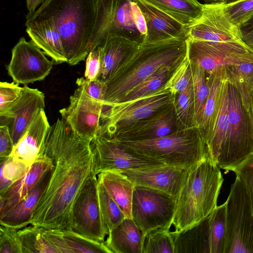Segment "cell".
Returning <instances> with one entry per match:
<instances>
[{
  "label": "cell",
  "instance_id": "obj_28",
  "mask_svg": "<svg viewBox=\"0 0 253 253\" xmlns=\"http://www.w3.org/2000/svg\"><path fill=\"white\" fill-rule=\"evenodd\" d=\"M171 234L174 253H210L209 216Z\"/></svg>",
  "mask_w": 253,
  "mask_h": 253
},
{
  "label": "cell",
  "instance_id": "obj_21",
  "mask_svg": "<svg viewBox=\"0 0 253 253\" xmlns=\"http://www.w3.org/2000/svg\"><path fill=\"white\" fill-rule=\"evenodd\" d=\"M53 167L51 159L45 155L41 154L20 179L0 191V216L22 200L43 175Z\"/></svg>",
  "mask_w": 253,
  "mask_h": 253
},
{
  "label": "cell",
  "instance_id": "obj_22",
  "mask_svg": "<svg viewBox=\"0 0 253 253\" xmlns=\"http://www.w3.org/2000/svg\"><path fill=\"white\" fill-rule=\"evenodd\" d=\"M26 19V32L31 41L51 58L54 64L67 63L63 41L54 22L49 18Z\"/></svg>",
  "mask_w": 253,
  "mask_h": 253
},
{
  "label": "cell",
  "instance_id": "obj_53",
  "mask_svg": "<svg viewBox=\"0 0 253 253\" xmlns=\"http://www.w3.org/2000/svg\"><path fill=\"white\" fill-rule=\"evenodd\" d=\"M206 4H228L240 0H204Z\"/></svg>",
  "mask_w": 253,
  "mask_h": 253
},
{
  "label": "cell",
  "instance_id": "obj_39",
  "mask_svg": "<svg viewBox=\"0 0 253 253\" xmlns=\"http://www.w3.org/2000/svg\"><path fill=\"white\" fill-rule=\"evenodd\" d=\"M142 253H174L169 228H159L145 234Z\"/></svg>",
  "mask_w": 253,
  "mask_h": 253
},
{
  "label": "cell",
  "instance_id": "obj_55",
  "mask_svg": "<svg viewBox=\"0 0 253 253\" xmlns=\"http://www.w3.org/2000/svg\"><path fill=\"white\" fill-rule=\"evenodd\" d=\"M252 19H253V18H252Z\"/></svg>",
  "mask_w": 253,
  "mask_h": 253
},
{
  "label": "cell",
  "instance_id": "obj_29",
  "mask_svg": "<svg viewBox=\"0 0 253 253\" xmlns=\"http://www.w3.org/2000/svg\"><path fill=\"white\" fill-rule=\"evenodd\" d=\"M107 236L104 243L112 253H142L144 234L132 218H125Z\"/></svg>",
  "mask_w": 253,
  "mask_h": 253
},
{
  "label": "cell",
  "instance_id": "obj_32",
  "mask_svg": "<svg viewBox=\"0 0 253 253\" xmlns=\"http://www.w3.org/2000/svg\"><path fill=\"white\" fill-rule=\"evenodd\" d=\"M226 72V69L224 68L210 75L209 94L204 108L201 122L198 127L206 143L211 131L214 115L220 96L222 80Z\"/></svg>",
  "mask_w": 253,
  "mask_h": 253
},
{
  "label": "cell",
  "instance_id": "obj_19",
  "mask_svg": "<svg viewBox=\"0 0 253 253\" xmlns=\"http://www.w3.org/2000/svg\"><path fill=\"white\" fill-rule=\"evenodd\" d=\"M188 170L165 165L159 167L121 172L134 184L158 190L177 197Z\"/></svg>",
  "mask_w": 253,
  "mask_h": 253
},
{
  "label": "cell",
  "instance_id": "obj_42",
  "mask_svg": "<svg viewBox=\"0 0 253 253\" xmlns=\"http://www.w3.org/2000/svg\"><path fill=\"white\" fill-rule=\"evenodd\" d=\"M222 9L229 22L239 29L253 18V0H240L231 4H222Z\"/></svg>",
  "mask_w": 253,
  "mask_h": 253
},
{
  "label": "cell",
  "instance_id": "obj_14",
  "mask_svg": "<svg viewBox=\"0 0 253 253\" xmlns=\"http://www.w3.org/2000/svg\"><path fill=\"white\" fill-rule=\"evenodd\" d=\"M44 52L31 41L21 37L11 50L7 66L8 74L17 84L24 85L43 80L50 73L53 65Z\"/></svg>",
  "mask_w": 253,
  "mask_h": 253
},
{
  "label": "cell",
  "instance_id": "obj_18",
  "mask_svg": "<svg viewBox=\"0 0 253 253\" xmlns=\"http://www.w3.org/2000/svg\"><path fill=\"white\" fill-rule=\"evenodd\" d=\"M44 98L42 92L25 84L20 97L0 114V125L8 126L14 146L26 133L39 110L44 109Z\"/></svg>",
  "mask_w": 253,
  "mask_h": 253
},
{
  "label": "cell",
  "instance_id": "obj_4",
  "mask_svg": "<svg viewBox=\"0 0 253 253\" xmlns=\"http://www.w3.org/2000/svg\"><path fill=\"white\" fill-rule=\"evenodd\" d=\"M223 182L220 168L210 158L188 171L177 197L172 225L183 229L208 216L217 207Z\"/></svg>",
  "mask_w": 253,
  "mask_h": 253
},
{
  "label": "cell",
  "instance_id": "obj_26",
  "mask_svg": "<svg viewBox=\"0 0 253 253\" xmlns=\"http://www.w3.org/2000/svg\"><path fill=\"white\" fill-rule=\"evenodd\" d=\"M139 44L130 39L116 36L107 40L101 46L97 47L101 61V69L97 79L106 83Z\"/></svg>",
  "mask_w": 253,
  "mask_h": 253
},
{
  "label": "cell",
  "instance_id": "obj_2",
  "mask_svg": "<svg viewBox=\"0 0 253 253\" xmlns=\"http://www.w3.org/2000/svg\"><path fill=\"white\" fill-rule=\"evenodd\" d=\"M187 57V39L142 43L106 82L103 108L118 102L131 88L164 66H178Z\"/></svg>",
  "mask_w": 253,
  "mask_h": 253
},
{
  "label": "cell",
  "instance_id": "obj_7",
  "mask_svg": "<svg viewBox=\"0 0 253 253\" xmlns=\"http://www.w3.org/2000/svg\"><path fill=\"white\" fill-rule=\"evenodd\" d=\"M133 0H95V17L90 39V50L110 38L120 36L143 42L133 16Z\"/></svg>",
  "mask_w": 253,
  "mask_h": 253
},
{
  "label": "cell",
  "instance_id": "obj_36",
  "mask_svg": "<svg viewBox=\"0 0 253 253\" xmlns=\"http://www.w3.org/2000/svg\"><path fill=\"white\" fill-rule=\"evenodd\" d=\"M44 228L28 225L18 230L23 253H58L43 234Z\"/></svg>",
  "mask_w": 253,
  "mask_h": 253
},
{
  "label": "cell",
  "instance_id": "obj_54",
  "mask_svg": "<svg viewBox=\"0 0 253 253\" xmlns=\"http://www.w3.org/2000/svg\"><path fill=\"white\" fill-rule=\"evenodd\" d=\"M249 114L251 116L252 122L253 124V87L250 92L249 97Z\"/></svg>",
  "mask_w": 253,
  "mask_h": 253
},
{
  "label": "cell",
  "instance_id": "obj_15",
  "mask_svg": "<svg viewBox=\"0 0 253 253\" xmlns=\"http://www.w3.org/2000/svg\"><path fill=\"white\" fill-rule=\"evenodd\" d=\"M103 105L79 86L70 96L69 105L59 112L61 118L74 131L92 141L99 130Z\"/></svg>",
  "mask_w": 253,
  "mask_h": 253
},
{
  "label": "cell",
  "instance_id": "obj_38",
  "mask_svg": "<svg viewBox=\"0 0 253 253\" xmlns=\"http://www.w3.org/2000/svg\"><path fill=\"white\" fill-rule=\"evenodd\" d=\"M98 182L100 211L108 235L109 232L118 226L126 217L103 184L98 181Z\"/></svg>",
  "mask_w": 253,
  "mask_h": 253
},
{
  "label": "cell",
  "instance_id": "obj_41",
  "mask_svg": "<svg viewBox=\"0 0 253 253\" xmlns=\"http://www.w3.org/2000/svg\"><path fill=\"white\" fill-rule=\"evenodd\" d=\"M175 105L178 117L184 127L194 126V98L192 80L176 95Z\"/></svg>",
  "mask_w": 253,
  "mask_h": 253
},
{
  "label": "cell",
  "instance_id": "obj_10",
  "mask_svg": "<svg viewBox=\"0 0 253 253\" xmlns=\"http://www.w3.org/2000/svg\"><path fill=\"white\" fill-rule=\"evenodd\" d=\"M177 197L167 193L135 185L131 204V217L144 234L159 228H170Z\"/></svg>",
  "mask_w": 253,
  "mask_h": 253
},
{
  "label": "cell",
  "instance_id": "obj_16",
  "mask_svg": "<svg viewBox=\"0 0 253 253\" xmlns=\"http://www.w3.org/2000/svg\"><path fill=\"white\" fill-rule=\"evenodd\" d=\"M175 102L149 117L119 130L111 138L123 141L150 140L185 127L178 117Z\"/></svg>",
  "mask_w": 253,
  "mask_h": 253
},
{
  "label": "cell",
  "instance_id": "obj_46",
  "mask_svg": "<svg viewBox=\"0 0 253 253\" xmlns=\"http://www.w3.org/2000/svg\"><path fill=\"white\" fill-rule=\"evenodd\" d=\"M14 82L0 83V114L3 113L21 95L22 87Z\"/></svg>",
  "mask_w": 253,
  "mask_h": 253
},
{
  "label": "cell",
  "instance_id": "obj_23",
  "mask_svg": "<svg viewBox=\"0 0 253 253\" xmlns=\"http://www.w3.org/2000/svg\"><path fill=\"white\" fill-rule=\"evenodd\" d=\"M228 80L227 71L222 80L220 98L206 144L211 159L222 169L226 148L228 109Z\"/></svg>",
  "mask_w": 253,
  "mask_h": 253
},
{
  "label": "cell",
  "instance_id": "obj_34",
  "mask_svg": "<svg viewBox=\"0 0 253 253\" xmlns=\"http://www.w3.org/2000/svg\"><path fill=\"white\" fill-rule=\"evenodd\" d=\"M226 69L229 82L239 91L249 113L250 93L253 87V61L230 66Z\"/></svg>",
  "mask_w": 253,
  "mask_h": 253
},
{
  "label": "cell",
  "instance_id": "obj_9",
  "mask_svg": "<svg viewBox=\"0 0 253 253\" xmlns=\"http://www.w3.org/2000/svg\"><path fill=\"white\" fill-rule=\"evenodd\" d=\"M226 204L224 253H253V215L247 191L236 177Z\"/></svg>",
  "mask_w": 253,
  "mask_h": 253
},
{
  "label": "cell",
  "instance_id": "obj_12",
  "mask_svg": "<svg viewBox=\"0 0 253 253\" xmlns=\"http://www.w3.org/2000/svg\"><path fill=\"white\" fill-rule=\"evenodd\" d=\"M187 57L209 74L253 61V51L245 44L214 43L187 39Z\"/></svg>",
  "mask_w": 253,
  "mask_h": 253
},
{
  "label": "cell",
  "instance_id": "obj_50",
  "mask_svg": "<svg viewBox=\"0 0 253 253\" xmlns=\"http://www.w3.org/2000/svg\"><path fill=\"white\" fill-rule=\"evenodd\" d=\"M239 30L244 43L253 51V19L242 25Z\"/></svg>",
  "mask_w": 253,
  "mask_h": 253
},
{
  "label": "cell",
  "instance_id": "obj_20",
  "mask_svg": "<svg viewBox=\"0 0 253 253\" xmlns=\"http://www.w3.org/2000/svg\"><path fill=\"white\" fill-rule=\"evenodd\" d=\"M144 17L147 35L143 43L187 39L188 28L146 0H134Z\"/></svg>",
  "mask_w": 253,
  "mask_h": 253
},
{
  "label": "cell",
  "instance_id": "obj_40",
  "mask_svg": "<svg viewBox=\"0 0 253 253\" xmlns=\"http://www.w3.org/2000/svg\"><path fill=\"white\" fill-rule=\"evenodd\" d=\"M0 191L20 179L31 167L12 156L0 162Z\"/></svg>",
  "mask_w": 253,
  "mask_h": 253
},
{
  "label": "cell",
  "instance_id": "obj_11",
  "mask_svg": "<svg viewBox=\"0 0 253 253\" xmlns=\"http://www.w3.org/2000/svg\"><path fill=\"white\" fill-rule=\"evenodd\" d=\"M91 144L94 171L97 175L106 171L123 172L166 165L113 138L97 135Z\"/></svg>",
  "mask_w": 253,
  "mask_h": 253
},
{
  "label": "cell",
  "instance_id": "obj_24",
  "mask_svg": "<svg viewBox=\"0 0 253 253\" xmlns=\"http://www.w3.org/2000/svg\"><path fill=\"white\" fill-rule=\"evenodd\" d=\"M50 126L44 109H40L26 133L14 146L10 156L21 160L31 166L44 148Z\"/></svg>",
  "mask_w": 253,
  "mask_h": 253
},
{
  "label": "cell",
  "instance_id": "obj_35",
  "mask_svg": "<svg viewBox=\"0 0 253 253\" xmlns=\"http://www.w3.org/2000/svg\"><path fill=\"white\" fill-rule=\"evenodd\" d=\"M178 66H164L129 90L118 102L126 101L148 95L162 87Z\"/></svg>",
  "mask_w": 253,
  "mask_h": 253
},
{
  "label": "cell",
  "instance_id": "obj_37",
  "mask_svg": "<svg viewBox=\"0 0 253 253\" xmlns=\"http://www.w3.org/2000/svg\"><path fill=\"white\" fill-rule=\"evenodd\" d=\"M209 216L210 253H224L226 233V204L217 206Z\"/></svg>",
  "mask_w": 253,
  "mask_h": 253
},
{
  "label": "cell",
  "instance_id": "obj_43",
  "mask_svg": "<svg viewBox=\"0 0 253 253\" xmlns=\"http://www.w3.org/2000/svg\"><path fill=\"white\" fill-rule=\"evenodd\" d=\"M192 80L190 62L187 57L173 71L164 86L172 94L176 95L183 90Z\"/></svg>",
  "mask_w": 253,
  "mask_h": 253
},
{
  "label": "cell",
  "instance_id": "obj_3",
  "mask_svg": "<svg viewBox=\"0 0 253 253\" xmlns=\"http://www.w3.org/2000/svg\"><path fill=\"white\" fill-rule=\"evenodd\" d=\"M95 0H45L26 18H49L62 38L67 63L75 65L86 58L95 17Z\"/></svg>",
  "mask_w": 253,
  "mask_h": 253
},
{
  "label": "cell",
  "instance_id": "obj_17",
  "mask_svg": "<svg viewBox=\"0 0 253 253\" xmlns=\"http://www.w3.org/2000/svg\"><path fill=\"white\" fill-rule=\"evenodd\" d=\"M187 39L214 43L244 44L239 29L225 15L222 4H204L202 16L188 28Z\"/></svg>",
  "mask_w": 253,
  "mask_h": 253
},
{
  "label": "cell",
  "instance_id": "obj_52",
  "mask_svg": "<svg viewBox=\"0 0 253 253\" xmlns=\"http://www.w3.org/2000/svg\"><path fill=\"white\" fill-rule=\"evenodd\" d=\"M45 0H26V6L29 12H34Z\"/></svg>",
  "mask_w": 253,
  "mask_h": 253
},
{
  "label": "cell",
  "instance_id": "obj_49",
  "mask_svg": "<svg viewBox=\"0 0 253 253\" xmlns=\"http://www.w3.org/2000/svg\"><path fill=\"white\" fill-rule=\"evenodd\" d=\"M14 148L13 142L6 125L0 126V161L1 162L11 154Z\"/></svg>",
  "mask_w": 253,
  "mask_h": 253
},
{
  "label": "cell",
  "instance_id": "obj_5",
  "mask_svg": "<svg viewBox=\"0 0 253 253\" xmlns=\"http://www.w3.org/2000/svg\"><path fill=\"white\" fill-rule=\"evenodd\" d=\"M117 140L166 165L187 170L204 160L211 159L206 143L197 126L186 127L153 139Z\"/></svg>",
  "mask_w": 253,
  "mask_h": 253
},
{
  "label": "cell",
  "instance_id": "obj_33",
  "mask_svg": "<svg viewBox=\"0 0 253 253\" xmlns=\"http://www.w3.org/2000/svg\"><path fill=\"white\" fill-rule=\"evenodd\" d=\"M194 98V126L199 127L210 91V77L198 65L191 63Z\"/></svg>",
  "mask_w": 253,
  "mask_h": 253
},
{
  "label": "cell",
  "instance_id": "obj_1",
  "mask_svg": "<svg viewBox=\"0 0 253 253\" xmlns=\"http://www.w3.org/2000/svg\"><path fill=\"white\" fill-rule=\"evenodd\" d=\"M91 141L77 134L62 118L50 126L41 154L51 159L53 167L30 225L71 230L75 200L94 173Z\"/></svg>",
  "mask_w": 253,
  "mask_h": 253
},
{
  "label": "cell",
  "instance_id": "obj_47",
  "mask_svg": "<svg viewBox=\"0 0 253 253\" xmlns=\"http://www.w3.org/2000/svg\"><path fill=\"white\" fill-rule=\"evenodd\" d=\"M76 83L90 97L103 102L107 89L106 83L98 79L89 80L84 77H81L77 79Z\"/></svg>",
  "mask_w": 253,
  "mask_h": 253
},
{
  "label": "cell",
  "instance_id": "obj_27",
  "mask_svg": "<svg viewBox=\"0 0 253 253\" xmlns=\"http://www.w3.org/2000/svg\"><path fill=\"white\" fill-rule=\"evenodd\" d=\"M53 169V168H52ZM52 169L15 206L0 216V224L19 230L30 224L35 209L49 181Z\"/></svg>",
  "mask_w": 253,
  "mask_h": 253
},
{
  "label": "cell",
  "instance_id": "obj_44",
  "mask_svg": "<svg viewBox=\"0 0 253 253\" xmlns=\"http://www.w3.org/2000/svg\"><path fill=\"white\" fill-rule=\"evenodd\" d=\"M18 229L0 225V253H23Z\"/></svg>",
  "mask_w": 253,
  "mask_h": 253
},
{
  "label": "cell",
  "instance_id": "obj_25",
  "mask_svg": "<svg viewBox=\"0 0 253 253\" xmlns=\"http://www.w3.org/2000/svg\"><path fill=\"white\" fill-rule=\"evenodd\" d=\"M43 234L59 253H112L104 242L92 240L68 229H44Z\"/></svg>",
  "mask_w": 253,
  "mask_h": 253
},
{
  "label": "cell",
  "instance_id": "obj_31",
  "mask_svg": "<svg viewBox=\"0 0 253 253\" xmlns=\"http://www.w3.org/2000/svg\"><path fill=\"white\" fill-rule=\"evenodd\" d=\"M189 28L202 16L204 4L197 0H146Z\"/></svg>",
  "mask_w": 253,
  "mask_h": 253
},
{
  "label": "cell",
  "instance_id": "obj_8",
  "mask_svg": "<svg viewBox=\"0 0 253 253\" xmlns=\"http://www.w3.org/2000/svg\"><path fill=\"white\" fill-rule=\"evenodd\" d=\"M253 153L252 120L239 91L229 82L227 135L222 169L233 171Z\"/></svg>",
  "mask_w": 253,
  "mask_h": 253
},
{
  "label": "cell",
  "instance_id": "obj_48",
  "mask_svg": "<svg viewBox=\"0 0 253 253\" xmlns=\"http://www.w3.org/2000/svg\"><path fill=\"white\" fill-rule=\"evenodd\" d=\"M100 69L99 50L96 47L91 50L86 58L84 77L89 80L97 79Z\"/></svg>",
  "mask_w": 253,
  "mask_h": 253
},
{
  "label": "cell",
  "instance_id": "obj_45",
  "mask_svg": "<svg viewBox=\"0 0 253 253\" xmlns=\"http://www.w3.org/2000/svg\"><path fill=\"white\" fill-rule=\"evenodd\" d=\"M244 186L249 197L253 215V153L233 170Z\"/></svg>",
  "mask_w": 253,
  "mask_h": 253
},
{
  "label": "cell",
  "instance_id": "obj_6",
  "mask_svg": "<svg viewBox=\"0 0 253 253\" xmlns=\"http://www.w3.org/2000/svg\"><path fill=\"white\" fill-rule=\"evenodd\" d=\"M164 85L148 95L103 107L97 135L111 137L119 130L148 118L175 102L176 95Z\"/></svg>",
  "mask_w": 253,
  "mask_h": 253
},
{
  "label": "cell",
  "instance_id": "obj_30",
  "mask_svg": "<svg viewBox=\"0 0 253 253\" xmlns=\"http://www.w3.org/2000/svg\"><path fill=\"white\" fill-rule=\"evenodd\" d=\"M98 181L103 184L127 218L131 217V204L135 184L124 173L106 171L97 175Z\"/></svg>",
  "mask_w": 253,
  "mask_h": 253
},
{
  "label": "cell",
  "instance_id": "obj_13",
  "mask_svg": "<svg viewBox=\"0 0 253 253\" xmlns=\"http://www.w3.org/2000/svg\"><path fill=\"white\" fill-rule=\"evenodd\" d=\"M98 179L95 173L87 179L73 205L71 230L100 242L107 235L102 218L98 193Z\"/></svg>",
  "mask_w": 253,
  "mask_h": 253
},
{
  "label": "cell",
  "instance_id": "obj_51",
  "mask_svg": "<svg viewBox=\"0 0 253 253\" xmlns=\"http://www.w3.org/2000/svg\"><path fill=\"white\" fill-rule=\"evenodd\" d=\"M132 7L136 26L144 41L147 35V26L144 17L134 0L132 2Z\"/></svg>",
  "mask_w": 253,
  "mask_h": 253
}]
</instances>
